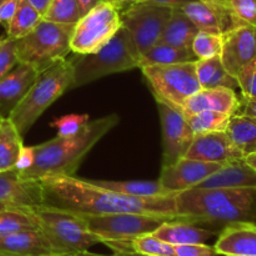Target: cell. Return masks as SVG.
<instances>
[{
  "label": "cell",
  "mask_w": 256,
  "mask_h": 256,
  "mask_svg": "<svg viewBox=\"0 0 256 256\" xmlns=\"http://www.w3.org/2000/svg\"><path fill=\"white\" fill-rule=\"evenodd\" d=\"M36 229H40V224L34 210L9 208L0 212V236Z\"/></svg>",
  "instance_id": "30"
},
{
  "label": "cell",
  "mask_w": 256,
  "mask_h": 256,
  "mask_svg": "<svg viewBox=\"0 0 256 256\" xmlns=\"http://www.w3.org/2000/svg\"><path fill=\"white\" fill-rule=\"evenodd\" d=\"M236 80L242 90V98H256V58L240 70L236 75Z\"/></svg>",
  "instance_id": "37"
},
{
  "label": "cell",
  "mask_w": 256,
  "mask_h": 256,
  "mask_svg": "<svg viewBox=\"0 0 256 256\" xmlns=\"http://www.w3.org/2000/svg\"><path fill=\"white\" fill-rule=\"evenodd\" d=\"M228 135L245 156L256 152V119L242 114L230 118L226 129Z\"/></svg>",
  "instance_id": "29"
},
{
  "label": "cell",
  "mask_w": 256,
  "mask_h": 256,
  "mask_svg": "<svg viewBox=\"0 0 256 256\" xmlns=\"http://www.w3.org/2000/svg\"><path fill=\"white\" fill-rule=\"evenodd\" d=\"M0 202L10 208L36 209L42 206L44 195L40 180L24 179L15 169L0 172Z\"/></svg>",
  "instance_id": "16"
},
{
  "label": "cell",
  "mask_w": 256,
  "mask_h": 256,
  "mask_svg": "<svg viewBox=\"0 0 256 256\" xmlns=\"http://www.w3.org/2000/svg\"><path fill=\"white\" fill-rule=\"evenodd\" d=\"M16 64H19V62L15 52V40L8 38L6 42L0 50V82L16 66Z\"/></svg>",
  "instance_id": "38"
},
{
  "label": "cell",
  "mask_w": 256,
  "mask_h": 256,
  "mask_svg": "<svg viewBox=\"0 0 256 256\" xmlns=\"http://www.w3.org/2000/svg\"><path fill=\"white\" fill-rule=\"evenodd\" d=\"M158 109L162 132V166H170L186 156L195 134L182 112L162 102H158Z\"/></svg>",
  "instance_id": "12"
},
{
  "label": "cell",
  "mask_w": 256,
  "mask_h": 256,
  "mask_svg": "<svg viewBox=\"0 0 256 256\" xmlns=\"http://www.w3.org/2000/svg\"><path fill=\"white\" fill-rule=\"evenodd\" d=\"M230 8L244 24L256 26V0H230Z\"/></svg>",
  "instance_id": "39"
},
{
  "label": "cell",
  "mask_w": 256,
  "mask_h": 256,
  "mask_svg": "<svg viewBox=\"0 0 256 256\" xmlns=\"http://www.w3.org/2000/svg\"><path fill=\"white\" fill-rule=\"evenodd\" d=\"M152 234L162 242L178 246V245L189 244H206L212 238L218 234V232L212 229H205L202 225L194 222L175 219L164 222Z\"/></svg>",
  "instance_id": "22"
},
{
  "label": "cell",
  "mask_w": 256,
  "mask_h": 256,
  "mask_svg": "<svg viewBox=\"0 0 256 256\" xmlns=\"http://www.w3.org/2000/svg\"><path fill=\"white\" fill-rule=\"evenodd\" d=\"M256 58V26L242 24L222 35L220 54L222 65L229 74L236 78L240 70Z\"/></svg>",
  "instance_id": "14"
},
{
  "label": "cell",
  "mask_w": 256,
  "mask_h": 256,
  "mask_svg": "<svg viewBox=\"0 0 256 256\" xmlns=\"http://www.w3.org/2000/svg\"><path fill=\"white\" fill-rule=\"evenodd\" d=\"M139 2H150V4L160 5V6L170 8V9H182L185 4L194 0H139Z\"/></svg>",
  "instance_id": "43"
},
{
  "label": "cell",
  "mask_w": 256,
  "mask_h": 256,
  "mask_svg": "<svg viewBox=\"0 0 256 256\" xmlns=\"http://www.w3.org/2000/svg\"><path fill=\"white\" fill-rule=\"evenodd\" d=\"M175 204L178 219L198 225L222 229L232 222H256L252 188H194L175 194Z\"/></svg>",
  "instance_id": "2"
},
{
  "label": "cell",
  "mask_w": 256,
  "mask_h": 256,
  "mask_svg": "<svg viewBox=\"0 0 256 256\" xmlns=\"http://www.w3.org/2000/svg\"><path fill=\"white\" fill-rule=\"evenodd\" d=\"M214 249L216 255L256 256V222H232L222 228Z\"/></svg>",
  "instance_id": "20"
},
{
  "label": "cell",
  "mask_w": 256,
  "mask_h": 256,
  "mask_svg": "<svg viewBox=\"0 0 256 256\" xmlns=\"http://www.w3.org/2000/svg\"><path fill=\"white\" fill-rule=\"evenodd\" d=\"M0 252L12 256H55L52 245L40 229L0 236Z\"/></svg>",
  "instance_id": "21"
},
{
  "label": "cell",
  "mask_w": 256,
  "mask_h": 256,
  "mask_svg": "<svg viewBox=\"0 0 256 256\" xmlns=\"http://www.w3.org/2000/svg\"><path fill=\"white\" fill-rule=\"evenodd\" d=\"M75 25L56 24L42 19L32 32L15 40L18 62L42 72L68 56Z\"/></svg>",
  "instance_id": "7"
},
{
  "label": "cell",
  "mask_w": 256,
  "mask_h": 256,
  "mask_svg": "<svg viewBox=\"0 0 256 256\" xmlns=\"http://www.w3.org/2000/svg\"><path fill=\"white\" fill-rule=\"evenodd\" d=\"M0 256H12V255H6V254H2V252H0Z\"/></svg>",
  "instance_id": "54"
},
{
  "label": "cell",
  "mask_w": 256,
  "mask_h": 256,
  "mask_svg": "<svg viewBox=\"0 0 256 256\" xmlns=\"http://www.w3.org/2000/svg\"><path fill=\"white\" fill-rule=\"evenodd\" d=\"M198 58L192 49H182L172 45L158 42L156 45L142 55L140 68L149 65H174L196 62Z\"/></svg>",
  "instance_id": "28"
},
{
  "label": "cell",
  "mask_w": 256,
  "mask_h": 256,
  "mask_svg": "<svg viewBox=\"0 0 256 256\" xmlns=\"http://www.w3.org/2000/svg\"><path fill=\"white\" fill-rule=\"evenodd\" d=\"M89 122L90 116L88 114H69L55 119L52 122V126L58 130L56 136L70 138L79 134Z\"/></svg>",
  "instance_id": "36"
},
{
  "label": "cell",
  "mask_w": 256,
  "mask_h": 256,
  "mask_svg": "<svg viewBox=\"0 0 256 256\" xmlns=\"http://www.w3.org/2000/svg\"><path fill=\"white\" fill-rule=\"evenodd\" d=\"M185 158L205 162L228 164L245 159V154L232 142L226 132H216L195 135Z\"/></svg>",
  "instance_id": "17"
},
{
  "label": "cell",
  "mask_w": 256,
  "mask_h": 256,
  "mask_svg": "<svg viewBox=\"0 0 256 256\" xmlns=\"http://www.w3.org/2000/svg\"><path fill=\"white\" fill-rule=\"evenodd\" d=\"M78 0H52L42 19L64 25H76L84 16Z\"/></svg>",
  "instance_id": "33"
},
{
  "label": "cell",
  "mask_w": 256,
  "mask_h": 256,
  "mask_svg": "<svg viewBox=\"0 0 256 256\" xmlns=\"http://www.w3.org/2000/svg\"><path fill=\"white\" fill-rule=\"evenodd\" d=\"M35 162V149L34 146H22L19 156H18L16 164H15V170L19 172H26L28 169L34 165Z\"/></svg>",
  "instance_id": "41"
},
{
  "label": "cell",
  "mask_w": 256,
  "mask_h": 256,
  "mask_svg": "<svg viewBox=\"0 0 256 256\" xmlns=\"http://www.w3.org/2000/svg\"><path fill=\"white\" fill-rule=\"evenodd\" d=\"M184 14L194 22L199 32L225 35L244 22L235 15L232 8L194 0L182 8Z\"/></svg>",
  "instance_id": "15"
},
{
  "label": "cell",
  "mask_w": 256,
  "mask_h": 256,
  "mask_svg": "<svg viewBox=\"0 0 256 256\" xmlns=\"http://www.w3.org/2000/svg\"><path fill=\"white\" fill-rule=\"evenodd\" d=\"M98 186L112 190L124 195L136 198H164L175 195L165 189L159 180L156 182H106V180H89Z\"/></svg>",
  "instance_id": "27"
},
{
  "label": "cell",
  "mask_w": 256,
  "mask_h": 256,
  "mask_svg": "<svg viewBox=\"0 0 256 256\" xmlns=\"http://www.w3.org/2000/svg\"><path fill=\"white\" fill-rule=\"evenodd\" d=\"M240 99H242V108H240L239 114L246 115V116H252L256 119V98H252V99L240 98Z\"/></svg>",
  "instance_id": "44"
},
{
  "label": "cell",
  "mask_w": 256,
  "mask_h": 256,
  "mask_svg": "<svg viewBox=\"0 0 256 256\" xmlns=\"http://www.w3.org/2000/svg\"><path fill=\"white\" fill-rule=\"evenodd\" d=\"M120 9L112 2H100L76 22L70 48L78 55L92 54L102 49L122 28Z\"/></svg>",
  "instance_id": "10"
},
{
  "label": "cell",
  "mask_w": 256,
  "mask_h": 256,
  "mask_svg": "<svg viewBox=\"0 0 256 256\" xmlns=\"http://www.w3.org/2000/svg\"><path fill=\"white\" fill-rule=\"evenodd\" d=\"M6 2V0H0V6H2V4H4V2Z\"/></svg>",
  "instance_id": "53"
},
{
  "label": "cell",
  "mask_w": 256,
  "mask_h": 256,
  "mask_svg": "<svg viewBox=\"0 0 256 256\" xmlns=\"http://www.w3.org/2000/svg\"><path fill=\"white\" fill-rule=\"evenodd\" d=\"M142 64V55L125 28L108 42L104 46L92 54L79 55L72 62V89L82 88L112 74L136 69Z\"/></svg>",
  "instance_id": "4"
},
{
  "label": "cell",
  "mask_w": 256,
  "mask_h": 256,
  "mask_svg": "<svg viewBox=\"0 0 256 256\" xmlns=\"http://www.w3.org/2000/svg\"><path fill=\"white\" fill-rule=\"evenodd\" d=\"M109 2H112V5H115L116 8H119L120 10L122 9V8L128 6V5L132 4V2H139V0H108Z\"/></svg>",
  "instance_id": "47"
},
{
  "label": "cell",
  "mask_w": 256,
  "mask_h": 256,
  "mask_svg": "<svg viewBox=\"0 0 256 256\" xmlns=\"http://www.w3.org/2000/svg\"><path fill=\"white\" fill-rule=\"evenodd\" d=\"M119 120L116 114L108 115L89 122L75 136H56L36 145L34 165L26 172H19L20 176L32 180L74 176L90 150L119 124Z\"/></svg>",
  "instance_id": "3"
},
{
  "label": "cell",
  "mask_w": 256,
  "mask_h": 256,
  "mask_svg": "<svg viewBox=\"0 0 256 256\" xmlns=\"http://www.w3.org/2000/svg\"><path fill=\"white\" fill-rule=\"evenodd\" d=\"M88 228L102 244L114 252L130 249V242L145 234H152L170 218L146 214H114L102 216H82Z\"/></svg>",
  "instance_id": "9"
},
{
  "label": "cell",
  "mask_w": 256,
  "mask_h": 256,
  "mask_svg": "<svg viewBox=\"0 0 256 256\" xmlns=\"http://www.w3.org/2000/svg\"><path fill=\"white\" fill-rule=\"evenodd\" d=\"M114 256H148L142 254H138L135 252H116Z\"/></svg>",
  "instance_id": "50"
},
{
  "label": "cell",
  "mask_w": 256,
  "mask_h": 256,
  "mask_svg": "<svg viewBox=\"0 0 256 256\" xmlns=\"http://www.w3.org/2000/svg\"><path fill=\"white\" fill-rule=\"evenodd\" d=\"M72 60L65 58L39 72L28 94L9 116L22 136L65 92L72 89Z\"/></svg>",
  "instance_id": "5"
},
{
  "label": "cell",
  "mask_w": 256,
  "mask_h": 256,
  "mask_svg": "<svg viewBox=\"0 0 256 256\" xmlns=\"http://www.w3.org/2000/svg\"><path fill=\"white\" fill-rule=\"evenodd\" d=\"M132 252L148 256H176L175 246L162 242L154 234H145L130 242Z\"/></svg>",
  "instance_id": "34"
},
{
  "label": "cell",
  "mask_w": 256,
  "mask_h": 256,
  "mask_svg": "<svg viewBox=\"0 0 256 256\" xmlns=\"http://www.w3.org/2000/svg\"><path fill=\"white\" fill-rule=\"evenodd\" d=\"M172 10L150 2H136L120 12L122 28L132 35L140 55L160 42Z\"/></svg>",
  "instance_id": "11"
},
{
  "label": "cell",
  "mask_w": 256,
  "mask_h": 256,
  "mask_svg": "<svg viewBox=\"0 0 256 256\" xmlns=\"http://www.w3.org/2000/svg\"><path fill=\"white\" fill-rule=\"evenodd\" d=\"M222 49V35L199 32L192 42V50L198 60L220 56Z\"/></svg>",
  "instance_id": "35"
},
{
  "label": "cell",
  "mask_w": 256,
  "mask_h": 256,
  "mask_svg": "<svg viewBox=\"0 0 256 256\" xmlns=\"http://www.w3.org/2000/svg\"><path fill=\"white\" fill-rule=\"evenodd\" d=\"M40 182L44 206L65 210L80 216L146 214L178 219L175 195L164 198L130 196L75 176L46 178Z\"/></svg>",
  "instance_id": "1"
},
{
  "label": "cell",
  "mask_w": 256,
  "mask_h": 256,
  "mask_svg": "<svg viewBox=\"0 0 256 256\" xmlns=\"http://www.w3.org/2000/svg\"><path fill=\"white\" fill-rule=\"evenodd\" d=\"M242 108V99L238 96L235 90L226 88L215 89H200L196 94L186 100L182 110L185 118H190L204 110L219 112L230 116L239 114Z\"/></svg>",
  "instance_id": "18"
},
{
  "label": "cell",
  "mask_w": 256,
  "mask_h": 256,
  "mask_svg": "<svg viewBox=\"0 0 256 256\" xmlns=\"http://www.w3.org/2000/svg\"><path fill=\"white\" fill-rule=\"evenodd\" d=\"M2 116H0V120H2Z\"/></svg>",
  "instance_id": "56"
},
{
  "label": "cell",
  "mask_w": 256,
  "mask_h": 256,
  "mask_svg": "<svg viewBox=\"0 0 256 256\" xmlns=\"http://www.w3.org/2000/svg\"><path fill=\"white\" fill-rule=\"evenodd\" d=\"M199 32L194 22L184 14L182 9H174L165 26L160 42L182 49H192V42Z\"/></svg>",
  "instance_id": "24"
},
{
  "label": "cell",
  "mask_w": 256,
  "mask_h": 256,
  "mask_svg": "<svg viewBox=\"0 0 256 256\" xmlns=\"http://www.w3.org/2000/svg\"><path fill=\"white\" fill-rule=\"evenodd\" d=\"M196 75L202 89L226 88L235 90L239 88L236 78L226 72L220 56L196 60Z\"/></svg>",
  "instance_id": "25"
},
{
  "label": "cell",
  "mask_w": 256,
  "mask_h": 256,
  "mask_svg": "<svg viewBox=\"0 0 256 256\" xmlns=\"http://www.w3.org/2000/svg\"><path fill=\"white\" fill-rule=\"evenodd\" d=\"M158 102L182 112L188 99L202 86L196 75V62L140 68Z\"/></svg>",
  "instance_id": "8"
},
{
  "label": "cell",
  "mask_w": 256,
  "mask_h": 256,
  "mask_svg": "<svg viewBox=\"0 0 256 256\" xmlns=\"http://www.w3.org/2000/svg\"><path fill=\"white\" fill-rule=\"evenodd\" d=\"M18 4H19V0H6L0 6V24L4 25L5 28H8L9 22L14 18L15 12L18 9Z\"/></svg>",
  "instance_id": "42"
},
{
  "label": "cell",
  "mask_w": 256,
  "mask_h": 256,
  "mask_svg": "<svg viewBox=\"0 0 256 256\" xmlns=\"http://www.w3.org/2000/svg\"><path fill=\"white\" fill-rule=\"evenodd\" d=\"M28 2H29L30 4H32V6H34L35 9L42 14V16L44 18L45 12H48V9H49L52 0H28Z\"/></svg>",
  "instance_id": "45"
},
{
  "label": "cell",
  "mask_w": 256,
  "mask_h": 256,
  "mask_svg": "<svg viewBox=\"0 0 256 256\" xmlns=\"http://www.w3.org/2000/svg\"><path fill=\"white\" fill-rule=\"evenodd\" d=\"M22 136L9 118L0 120V172L15 168L22 152Z\"/></svg>",
  "instance_id": "26"
},
{
  "label": "cell",
  "mask_w": 256,
  "mask_h": 256,
  "mask_svg": "<svg viewBox=\"0 0 256 256\" xmlns=\"http://www.w3.org/2000/svg\"><path fill=\"white\" fill-rule=\"evenodd\" d=\"M9 205H6V204H4V202H0V212H2V210H5V209H9Z\"/></svg>",
  "instance_id": "52"
},
{
  "label": "cell",
  "mask_w": 256,
  "mask_h": 256,
  "mask_svg": "<svg viewBox=\"0 0 256 256\" xmlns=\"http://www.w3.org/2000/svg\"><path fill=\"white\" fill-rule=\"evenodd\" d=\"M200 2H209V4H215V5H222V6L230 8V0H200Z\"/></svg>",
  "instance_id": "49"
},
{
  "label": "cell",
  "mask_w": 256,
  "mask_h": 256,
  "mask_svg": "<svg viewBox=\"0 0 256 256\" xmlns=\"http://www.w3.org/2000/svg\"><path fill=\"white\" fill-rule=\"evenodd\" d=\"M78 2H79L82 12H84V14H86L89 10H92V8H95L96 5H99L100 2H108V0H78Z\"/></svg>",
  "instance_id": "46"
},
{
  "label": "cell",
  "mask_w": 256,
  "mask_h": 256,
  "mask_svg": "<svg viewBox=\"0 0 256 256\" xmlns=\"http://www.w3.org/2000/svg\"><path fill=\"white\" fill-rule=\"evenodd\" d=\"M222 165L216 162H205L182 158L170 166H162L159 182L172 194L194 189L214 172L222 169Z\"/></svg>",
  "instance_id": "13"
},
{
  "label": "cell",
  "mask_w": 256,
  "mask_h": 256,
  "mask_svg": "<svg viewBox=\"0 0 256 256\" xmlns=\"http://www.w3.org/2000/svg\"><path fill=\"white\" fill-rule=\"evenodd\" d=\"M8 38H0V50L2 49V46H4V44L6 42Z\"/></svg>",
  "instance_id": "51"
},
{
  "label": "cell",
  "mask_w": 256,
  "mask_h": 256,
  "mask_svg": "<svg viewBox=\"0 0 256 256\" xmlns=\"http://www.w3.org/2000/svg\"><path fill=\"white\" fill-rule=\"evenodd\" d=\"M230 115L219 112L204 110L188 118L190 128L195 135L209 134V132H226L230 122Z\"/></svg>",
  "instance_id": "32"
},
{
  "label": "cell",
  "mask_w": 256,
  "mask_h": 256,
  "mask_svg": "<svg viewBox=\"0 0 256 256\" xmlns=\"http://www.w3.org/2000/svg\"><path fill=\"white\" fill-rule=\"evenodd\" d=\"M176 256H216L214 246L206 244H189L175 246Z\"/></svg>",
  "instance_id": "40"
},
{
  "label": "cell",
  "mask_w": 256,
  "mask_h": 256,
  "mask_svg": "<svg viewBox=\"0 0 256 256\" xmlns=\"http://www.w3.org/2000/svg\"><path fill=\"white\" fill-rule=\"evenodd\" d=\"M42 20V14L30 4L28 0H19L18 9L14 18L6 28V34L9 39L18 40L25 36Z\"/></svg>",
  "instance_id": "31"
},
{
  "label": "cell",
  "mask_w": 256,
  "mask_h": 256,
  "mask_svg": "<svg viewBox=\"0 0 256 256\" xmlns=\"http://www.w3.org/2000/svg\"><path fill=\"white\" fill-rule=\"evenodd\" d=\"M40 230L52 245L55 256H75L86 252L102 240L92 234L82 216L49 206L34 209Z\"/></svg>",
  "instance_id": "6"
},
{
  "label": "cell",
  "mask_w": 256,
  "mask_h": 256,
  "mask_svg": "<svg viewBox=\"0 0 256 256\" xmlns=\"http://www.w3.org/2000/svg\"><path fill=\"white\" fill-rule=\"evenodd\" d=\"M196 188H252L256 189V170L245 159L228 162Z\"/></svg>",
  "instance_id": "23"
},
{
  "label": "cell",
  "mask_w": 256,
  "mask_h": 256,
  "mask_svg": "<svg viewBox=\"0 0 256 256\" xmlns=\"http://www.w3.org/2000/svg\"><path fill=\"white\" fill-rule=\"evenodd\" d=\"M39 72L28 64L19 62L0 82V116L9 118L12 110L32 86Z\"/></svg>",
  "instance_id": "19"
},
{
  "label": "cell",
  "mask_w": 256,
  "mask_h": 256,
  "mask_svg": "<svg viewBox=\"0 0 256 256\" xmlns=\"http://www.w3.org/2000/svg\"><path fill=\"white\" fill-rule=\"evenodd\" d=\"M245 162H246L252 168V169L256 170V152L246 155V156H245Z\"/></svg>",
  "instance_id": "48"
},
{
  "label": "cell",
  "mask_w": 256,
  "mask_h": 256,
  "mask_svg": "<svg viewBox=\"0 0 256 256\" xmlns=\"http://www.w3.org/2000/svg\"><path fill=\"white\" fill-rule=\"evenodd\" d=\"M75 256H84V254H79V255H75Z\"/></svg>",
  "instance_id": "55"
}]
</instances>
